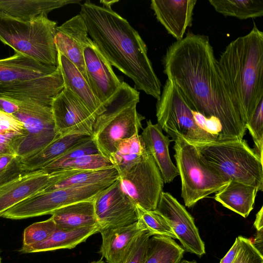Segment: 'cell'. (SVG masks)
<instances>
[{
    "instance_id": "cell-1",
    "label": "cell",
    "mask_w": 263,
    "mask_h": 263,
    "mask_svg": "<svg viewBox=\"0 0 263 263\" xmlns=\"http://www.w3.org/2000/svg\"><path fill=\"white\" fill-rule=\"evenodd\" d=\"M164 73L190 108L220 121L218 141L241 140L246 124L230 95L208 36L187 33L163 58Z\"/></svg>"
},
{
    "instance_id": "cell-2",
    "label": "cell",
    "mask_w": 263,
    "mask_h": 263,
    "mask_svg": "<svg viewBox=\"0 0 263 263\" xmlns=\"http://www.w3.org/2000/svg\"><path fill=\"white\" fill-rule=\"evenodd\" d=\"M100 2L102 6L89 1L81 5L80 14L88 35L110 64L132 80L136 90L158 100L161 84L145 43L128 22L111 8L110 2Z\"/></svg>"
},
{
    "instance_id": "cell-3",
    "label": "cell",
    "mask_w": 263,
    "mask_h": 263,
    "mask_svg": "<svg viewBox=\"0 0 263 263\" xmlns=\"http://www.w3.org/2000/svg\"><path fill=\"white\" fill-rule=\"evenodd\" d=\"M218 62L246 124L263 100V32L254 24L248 34L226 47Z\"/></svg>"
},
{
    "instance_id": "cell-4",
    "label": "cell",
    "mask_w": 263,
    "mask_h": 263,
    "mask_svg": "<svg viewBox=\"0 0 263 263\" xmlns=\"http://www.w3.org/2000/svg\"><path fill=\"white\" fill-rule=\"evenodd\" d=\"M139 94L122 82L106 110L97 117L91 137L99 154L109 159L119 140L139 134L145 119L136 108Z\"/></svg>"
},
{
    "instance_id": "cell-5",
    "label": "cell",
    "mask_w": 263,
    "mask_h": 263,
    "mask_svg": "<svg viewBox=\"0 0 263 263\" xmlns=\"http://www.w3.org/2000/svg\"><path fill=\"white\" fill-rule=\"evenodd\" d=\"M202 159L229 181L263 190L262 161L243 140L194 144Z\"/></svg>"
},
{
    "instance_id": "cell-6",
    "label": "cell",
    "mask_w": 263,
    "mask_h": 263,
    "mask_svg": "<svg viewBox=\"0 0 263 263\" xmlns=\"http://www.w3.org/2000/svg\"><path fill=\"white\" fill-rule=\"evenodd\" d=\"M57 23L48 17L26 22L0 11V41L40 63L58 65L54 43Z\"/></svg>"
},
{
    "instance_id": "cell-7",
    "label": "cell",
    "mask_w": 263,
    "mask_h": 263,
    "mask_svg": "<svg viewBox=\"0 0 263 263\" xmlns=\"http://www.w3.org/2000/svg\"><path fill=\"white\" fill-rule=\"evenodd\" d=\"M174 149L176 167L181 180V197L190 208L229 182L201 158L196 147L179 137Z\"/></svg>"
},
{
    "instance_id": "cell-8",
    "label": "cell",
    "mask_w": 263,
    "mask_h": 263,
    "mask_svg": "<svg viewBox=\"0 0 263 263\" xmlns=\"http://www.w3.org/2000/svg\"><path fill=\"white\" fill-rule=\"evenodd\" d=\"M158 125L175 141L179 137L193 144L217 141V138L196 123L185 98L178 87L167 79L156 104Z\"/></svg>"
},
{
    "instance_id": "cell-9",
    "label": "cell",
    "mask_w": 263,
    "mask_h": 263,
    "mask_svg": "<svg viewBox=\"0 0 263 263\" xmlns=\"http://www.w3.org/2000/svg\"><path fill=\"white\" fill-rule=\"evenodd\" d=\"M17 103V102H16ZM14 115L23 124V134L11 142L13 154L21 158L29 156L59 137L50 106L31 102L17 103Z\"/></svg>"
},
{
    "instance_id": "cell-10",
    "label": "cell",
    "mask_w": 263,
    "mask_h": 263,
    "mask_svg": "<svg viewBox=\"0 0 263 263\" xmlns=\"http://www.w3.org/2000/svg\"><path fill=\"white\" fill-rule=\"evenodd\" d=\"M112 183H100L40 192L7 210L2 217L19 220L51 215L55 210L66 205L95 199Z\"/></svg>"
},
{
    "instance_id": "cell-11",
    "label": "cell",
    "mask_w": 263,
    "mask_h": 263,
    "mask_svg": "<svg viewBox=\"0 0 263 263\" xmlns=\"http://www.w3.org/2000/svg\"><path fill=\"white\" fill-rule=\"evenodd\" d=\"M122 191L137 206L146 211L157 209L164 182L152 157L146 153L142 160L119 177Z\"/></svg>"
},
{
    "instance_id": "cell-12",
    "label": "cell",
    "mask_w": 263,
    "mask_h": 263,
    "mask_svg": "<svg viewBox=\"0 0 263 263\" xmlns=\"http://www.w3.org/2000/svg\"><path fill=\"white\" fill-rule=\"evenodd\" d=\"M51 108L59 136H91L97 118L68 88L64 87L54 98Z\"/></svg>"
},
{
    "instance_id": "cell-13",
    "label": "cell",
    "mask_w": 263,
    "mask_h": 263,
    "mask_svg": "<svg viewBox=\"0 0 263 263\" xmlns=\"http://www.w3.org/2000/svg\"><path fill=\"white\" fill-rule=\"evenodd\" d=\"M99 232L105 229L129 225L138 220L135 203L122 191L119 178L94 199Z\"/></svg>"
},
{
    "instance_id": "cell-14",
    "label": "cell",
    "mask_w": 263,
    "mask_h": 263,
    "mask_svg": "<svg viewBox=\"0 0 263 263\" xmlns=\"http://www.w3.org/2000/svg\"><path fill=\"white\" fill-rule=\"evenodd\" d=\"M156 210L166 220L185 251L199 257L205 254L204 243L193 217L175 198L162 192Z\"/></svg>"
},
{
    "instance_id": "cell-15",
    "label": "cell",
    "mask_w": 263,
    "mask_h": 263,
    "mask_svg": "<svg viewBox=\"0 0 263 263\" xmlns=\"http://www.w3.org/2000/svg\"><path fill=\"white\" fill-rule=\"evenodd\" d=\"M84 60L87 82L95 96L106 108L123 81L116 75L112 66L91 39L84 48Z\"/></svg>"
},
{
    "instance_id": "cell-16",
    "label": "cell",
    "mask_w": 263,
    "mask_h": 263,
    "mask_svg": "<svg viewBox=\"0 0 263 263\" xmlns=\"http://www.w3.org/2000/svg\"><path fill=\"white\" fill-rule=\"evenodd\" d=\"M64 88L59 69L49 76L0 84V97L17 103L31 102L51 107L54 98Z\"/></svg>"
},
{
    "instance_id": "cell-17",
    "label": "cell",
    "mask_w": 263,
    "mask_h": 263,
    "mask_svg": "<svg viewBox=\"0 0 263 263\" xmlns=\"http://www.w3.org/2000/svg\"><path fill=\"white\" fill-rule=\"evenodd\" d=\"M67 173V170L50 173L40 170L25 173L0 185V217L16 204L58 181Z\"/></svg>"
},
{
    "instance_id": "cell-18",
    "label": "cell",
    "mask_w": 263,
    "mask_h": 263,
    "mask_svg": "<svg viewBox=\"0 0 263 263\" xmlns=\"http://www.w3.org/2000/svg\"><path fill=\"white\" fill-rule=\"evenodd\" d=\"M90 39L85 23L80 14L55 29L54 43L58 52L72 62L87 81L84 50Z\"/></svg>"
},
{
    "instance_id": "cell-19",
    "label": "cell",
    "mask_w": 263,
    "mask_h": 263,
    "mask_svg": "<svg viewBox=\"0 0 263 263\" xmlns=\"http://www.w3.org/2000/svg\"><path fill=\"white\" fill-rule=\"evenodd\" d=\"M147 230L141 221L129 225L101 231L102 243L98 253L107 263H122L137 239Z\"/></svg>"
},
{
    "instance_id": "cell-20",
    "label": "cell",
    "mask_w": 263,
    "mask_h": 263,
    "mask_svg": "<svg viewBox=\"0 0 263 263\" xmlns=\"http://www.w3.org/2000/svg\"><path fill=\"white\" fill-rule=\"evenodd\" d=\"M196 0H152L151 8L167 32L177 41L183 38L191 26Z\"/></svg>"
},
{
    "instance_id": "cell-21",
    "label": "cell",
    "mask_w": 263,
    "mask_h": 263,
    "mask_svg": "<svg viewBox=\"0 0 263 263\" xmlns=\"http://www.w3.org/2000/svg\"><path fill=\"white\" fill-rule=\"evenodd\" d=\"M59 66L40 63L25 55L15 53L0 59V84L30 80L52 74Z\"/></svg>"
},
{
    "instance_id": "cell-22",
    "label": "cell",
    "mask_w": 263,
    "mask_h": 263,
    "mask_svg": "<svg viewBox=\"0 0 263 263\" xmlns=\"http://www.w3.org/2000/svg\"><path fill=\"white\" fill-rule=\"evenodd\" d=\"M140 135L145 151L153 158L164 183H170L179 175L169 153V144L173 140L163 134L158 124H153L150 120Z\"/></svg>"
},
{
    "instance_id": "cell-23",
    "label": "cell",
    "mask_w": 263,
    "mask_h": 263,
    "mask_svg": "<svg viewBox=\"0 0 263 263\" xmlns=\"http://www.w3.org/2000/svg\"><path fill=\"white\" fill-rule=\"evenodd\" d=\"M58 66L64 87L71 91L96 118L102 114L106 108L95 96L87 81L72 62L58 52Z\"/></svg>"
},
{
    "instance_id": "cell-24",
    "label": "cell",
    "mask_w": 263,
    "mask_h": 263,
    "mask_svg": "<svg viewBox=\"0 0 263 263\" xmlns=\"http://www.w3.org/2000/svg\"><path fill=\"white\" fill-rule=\"evenodd\" d=\"M77 0H0V11L23 22L48 17L51 11L65 5L80 3Z\"/></svg>"
},
{
    "instance_id": "cell-25",
    "label": "cell",
    "mask_w": 263,
    "mask_h": 263,
    "mask_svg": "<svg viewBox=\"0 0 263 263\" xmlns=\"http://www.w3.org/2000/svg\"><path fill=\"white\" fill-rule=\"evenodd\" d=\"M98 225L73 230L57 228L46 240L32 246L24 247L19 250L21 253L52 251L62 249H72L86 241L91 235L99 233Z\"/></svg>"
},
{
    "instance_id": "cell-26",
    "label": "cell",
    "mask_w": 263,
    "mask_h": 263,
    "mask_svg": "<svg viewBox=\"0 0 263 263\" xmlns=\"http://www.w3.org/2000/svg\"><path fill=\"white\" fill-rule=\"evenodd\" d=\"M88 137L89 136L78 134L59 136L35 153L21 158L22 170L25 173H28L42 170L70 147Z\"/></svg>"
},
{
    "instance_id": "cell-27",
    "label": "cell",
    "mask_w": 263,
    "mask_h": 263,
    "mask_svg": "<svg viewBox=\"0 0 263 263\" xmlns=\"http://www.w3.org/2000/svg\"><path fill=\"white\" fill-rule=\"evenodd\" d=\"M258 190L251 185L230 180L215 196L223 206L247 217L253 209Z\"/></svg>"
},
{
    "instance_id": "cell-28",
    "label": "cell",
    "mask_w": 263,
    "mask_h": 263,
    "mask_svg": "<svg viewBox=\"0 0 263 263\" xmlns=\"http://www.w3.org/2000/svg\"><path fill=\"white\" fill-rule=\"evenodd\" d=\"M93 200L75 202L55 210L51 216L57 227L62 229L73 230L99 226Z\"/></svg>"
},
{
    "instance_id": "cell-29",
    "label": "cell",
    "mask_w": 263,
    "mask_h": 263,
    "mask_svg": "<svg viewBox=\"0 0 263 263\" xmlns=\"http://www.w3.org/2000/svg\"><path fill=\"white\" fill-rule=\"evenodd\" d=\"M119 177L114 167L96 170L80 171L72 170L58 181L46 186L42 192L75 186H82L100 183H111Z\"/></svg>"
},
{
    "instance_id": "cell-30",
    "label": "cell",
    "mask_w": 263,
    "mask_h": 263,
    "mask_svg": "<svg viewBox=\"0 0 263 263\" xmlns=\"http://www.w3.org/2000/svg\"><path fill=\"white\" fill-rule=\"evenodd\" d=\"M146 154L140 135L119 140L109 159L119 176L138 163Z\"/></svg>"
},
{
    "instance_id": "cell-31",
    "label": "cell",
    "mask_w": 263,
    "mask_h": 263,
    "mask_svg": "<svg viewBox=\"0 0 263 263\" xmlns=\"http://www.w3.org/2000/svg\"><path fill=\"white\" fill-rule=\"evenodd\" d=\"M184 251L174 239L153 235L149 239L143 263H180Z\"/></svg>"
},
{
    "instance_id": "cell-32",
    "label": "cell",
    "mask_w": 263,
    "mask_h": 263,
    "mask_svg": "<svg viewBox=\"0 0 263 263\" xmlns=\"http://www.w3.org/2000/svg\"><path fill=\"white\" fill-rule=\"evenodd\" d=\"M215 10L224 16L240 20L261 17L262 0H209Z\"/></svg>"
},
{
    "instance_id": "cell-33",
    "label": "cell",
    "mask_w": 263,
    "mask_h": 263,
    "mask_svg": "<svg viewBox=\"0 0 263 263\" xmlns=\"http://www.w3.org/2000/svg\"><path fill=\"white\" fill-rule=\"evenodd\" d=\"M139 219L152 236L160 235L176 239L171 227L165 218L156 210L146 211L137 206Z\"/></svg>"
},
{
    "instance_id": "cell-34",
    "label": "cell",
    "mask_w": 263,
    "mask_h": 263,
    "mask_svg": "<svg viewBox=\"0 0 263 263\" xmlns=\"http://www.w3.org/2000/svg\"><path fill=\"white\" fill-rule=\"evenodd\" d=\"M99 153L91 136L75 144L57 159L43 167L42 170L47 173L57 171L62 164L85 155Z\"/></svg>"
},
{
    "instance_id": "cell-35",
    "label": "cell",
    "mask_w": 263,
    "mask_h": 263,
    "mask_svg": "<svg viewBox=\"0 0 263 263\" xmlns=\"http://www.w3.org/2000/svg\"><path fill=\"white\" fill-rule=\"evenodd\" d=\"M112 166L114 165L108 158L97 153L85 155L65 162L60 165L56 171L63 170H96Z\"/></svg>"
},
{
    "instance_id": "cell-36",
    "label": "cell",
    "mask_w": 263,
    "mask_h": 263,
    "mask_svg": "<svg viewBox=\"0 0 263 263\" xmlns=\"http://www.w3.org/2000/svg\"><path fill=\"white\" fill-rule=\"evenodd\" d=\"M57 228L52 216L47 220L32 223L24 231L22 246H32L46 240Z\"/></svg>"
},
{
    "instance_id": "cell-37",
    "label": "cell",
    "mask_w": 263,
    "mask_h": 263,
    "mask_svg": "<svg viewBox=\"0 0 263 263\" xmlns=\"http://www.w3.org/2000/svg\"><path fill=\"white\" fill-rule=\"evenodd\" d=\"M254 143V151L262 161L263 150V100L260 101L250 119L246 124Z\"/></svg>"
},
{
    "instance_id": "cell-38",
    "label": "cell",
    "mask_w": 263,
    "mask_h": 263,
    "mask_svg": "<svg viewBox=\"0 0 263 263\" xmlns=\"http://www.w3.org/2000/svg\"><path fill=\"white\" fill-rule=\"evenodd\" d=\"M25 173L21 166V158L14 154L0 155V185Z\"/></svg>"
},
{
    "instance_id": "cell-39",
    "label": "cell",
    "mask_w": 263,
    "mask_h": 263,
    "mask_svg": "<svg viewBox=\"0 0 263 263\" xmlns=\"http://www.w3.org/2000/svg\"><path fill=\"white\" fill-rule=\"evenodd\" d=\"M240 246L232 263H263V255L248 238L239 236Z\"/></svg>"
},
{
    "instance_id": "cell-40",
    "label": "cell",
    "mask_w": 263,
    "mask_h": 263,
    "mask_svg": "<svg viewBox=\"0 0 263 263\" xmlns=\"http://www.w3.org/2000/svg\"><path fill=\"white\" fill-rule=\"evenodd\" d=\"M24 128L23 123L14 115L0 110V134L12 140L22 136Z\"/></svg>"
},
{
    "instance_id": "cell-41",
    "label": "cell",
    "mask_w": 263,
    "mask_h": 263,
    "mask_svg": "<svg viewBox=\"0 0 263 263\" xmlns=\"http://www.w3.org/2000/svg\"><path fill=\"white\" fill-rule=\"evenodd\" d=\"M151 236L147 232L141 235L136 241L122 263H143Z\"/></svg>"
},
{
    "instance_id": "cell-42",
    "label": "cell",
    "mask_w": 263,
    "mask_h": 263,
    "mask_svg": "<svg viewBox=\"0 0 263 263\" xmlns=\"http://www.w3.org/2000/svg\"><path fill=\"white\" fill-rule=\"evenodd\" d=\"M194 118L199 126L217 138L221 130L220 121L215 117L206 118L202 114L193 110Z\"/></svg>"
},
{
    "instance_id": "cell-43",
    "label": "cell",
    "mask_w": 263,
    "mask_h": 263,
    "mask_svg": "<svg viewBox=\"0 0 263 263\" xmlns=\"http://www.w3.org/2000/svg\"><path fill=\"white\" fill-rule=\"evenodd\" d=\"M19 109L17 103L0 97V110L9 114L13 115Z\"/></svg>"
},
{
    "instance_id": "cell-44",
    "label": "cell",
    "mask_w": 263,
    "mask_h": 263,
    "mask_svg": "<svg viewBox=\"0 0 263 263\" xmlns=\"http://www.w3.org/2000/svg\"><path fill=\"white\" fill-rule=\"evenodd\" d=\"M240 246V240L239 237L236 239L227 253L221 259L219 263H232L238 251Z\"/></svg>"
},
{
    "instance_id": "cell-45",
    "label": "cell",
    "mask_w": 263,
    "mask_h": 263,
    "mask_svg": "<svg viewBox=\"0 0 263 263\" xmlns=\"http://www.w3.org/2000/svg\"><path fill=\"white\" fill-rule=\"evenodd\" d=\"M12 140L0 134V155L13 154L11 148Z\"/></svg>"
},
{
    "instance_id": "cell-46",
    "label": "cell",
    "mask_w": 263,
    "mask_h": 263,
    "mask_svg": "<svg viewBox=\"0 0 263 263\" xmlns=\"http://www.w3.org/2000/svg\"><path fill=\"white\" fill-rule=\"evenodd\" d=\"M255 248L262 255L263 251V229L258 230L255 237L254 242L253 243Z\"/></svg>"
},
{
    "instance_id": "cell-47",
    "label": "cell",
    "mask_w": 263,
    "mask_h": 263,
    "mask_svg": "<svg viewBox=\"0 0 263 263\" xmlns=\"http://www.w3.org/2000/svg\"><path fill=\"white\" fill-rule=\"evenodd\" d=\"M254 226L257 231L263 229V207L257 212L254 222Z\"/></svg>"
},
{
    "instance_id": "cell-48",
    "label": "cell",
    "mask_w": 263,
    "mask_h": 263,
    "mask_svg": "<svg viewBox=\"0 0 263 263\" xmlns=\"http://www.w3.org/2000/svg\"><path fill=\"white\" fill-rule=\"evenodd\" d=\"M180 263H197L195 260H181Z\"/></svg>"
},
{
    "instance_id": "cell-49",
    "label": "cell",
    "mask_w": 263,
    "mask_h": 263,
    "mask_svg": "<svg viewBox=\"0 0 263 263\" xmlns=\"http://www.w3.org/2000/svg\"><path fill=\"white\" fill-rule=\"evenodd\" d=\"M89 263H105L102 259H99L98 260H95L90 262Z\"/></svg>"
},
{
    "instance_id": "cell-50",
    "label": "cell",
    "mask_w": 263,
    "mask_h": 263,
    "mask_svg": "<svg viewBox=\"0 0 263 263\" xmlns=\"http://www.w3.org/2000/svg\"><path fill=\"white\" fill-rule=\"evenodd\" d=\"M0 263H2V258L1 257V256H0Z\"/></svg>"
}]
</instances>
